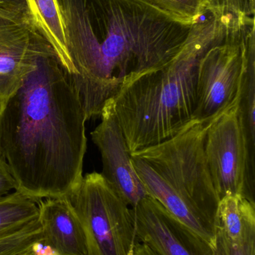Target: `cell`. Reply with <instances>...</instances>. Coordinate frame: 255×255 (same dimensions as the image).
Masks as SVG:
<instances>
[{"label":"cell","mask_w":255,"mask_h":255,"mask_svg":"<svg viewBox=\"0 0 255 255\" xmlns=\"http://www.w3.org/2000/svg\"><path fill=\"white\" fill-rule=\"evenodd\" d=\"M40 245L36 246V247H32V248L29 249L27 251L24 252V253H21L19 255H42L40 252L39 251L38 249Z\"/></svg>","instance_id":"22"},{"label":"cell","mask_w":255,"mask_h":255,"mask_svg":"<svg viewBox=\"0 0 255 255\" xmlns=\"http://www.w3.org/2000/svg\"><path fill=\"white\" fill-rule=\"evenodd\" d=\"M238 110L250 163L255 169V49L249 58Z\"/></svg>","instance_id":"15"},{"label":"cell","mask_w":255,"mask_h":255,"mask_svg":"<svg viewBox=\"0 0 255 255\" xmlns=\"http://www.w3.org/2000/svg\"><path fill=\"white\" fill-rule=\"evenodd\" d=\"M182 23L192 25L207 10L208 0H141Z\"/></svg>","instance_id":"16"},{"label":"cell","mask_w":255,"mask_h":255,"mask_svg":"<svg viewBox=\"0 0 255 255\" xmlns=\"http://www.w3.org/2000/svg\"><path fill=\"white\" fill-rule=\"evenodd\" d=\"M67 49L76 70L70 76L87 120L100 117L126 79L172 61L188 38L182 23L141 0H57Z\"/></svg>","instance_id":"2"},{"label":"cell","mask_w":255,"mask_h":255,"mask_svg":"<svg viewBox=\"0 0 255 255\" xmlns=\"http://www.w3.org/2000/svg\"><path fill=\"white\" fill-rule=\"evenodd\" d=\"M101 122L91 131L93 142L101 155L102 175L124 202L133 208L148 196L132 165L130 152L114 111L113 100H108L100 115Z\"/></svg>","instance_id":"10"},{"label":"cell","mask_w":255,"mask_h":255,"mask_svg":"<svg viewBox=\"0 0 255 255\" xmlns=\"http://www.w3.org/2000/svg\"><path fill=\"white\" fill-rule=\"evenodd\" d=\"M135 255H157L149 247L142 243H138L135 250Z\"/></svg>","instance_id":"21"},{"label":"cell","mask_w":255,"mask_h":255,"mask_svg":"<svg viewBox=\"0 0 255 255\" xmlns=\"http://www.w3.org/2000/svg\"><path fill=\"white\" fill-rule=\"evenodd\" d=\"M214 255H255V235L241 242H233L216 228Z\"/></svg>","instance_id":"18"},{"label":"cell","mask_w":255,"mask_h":255,"mask_svg":"<svg viewBox=\"0 0 255 255\" xmlns=\"http://www.w3.org/2000/svg\"><path fill=\"white\" fill-rule=\"evenodd\" d=\"M238 103L215 118L208 128L205 158L220 200L240 195L255 204V169L250 163Z\"/></svg>","instance_id":"7"},{"label":"cell","mask_w":255,"mask_h":255,"mask_svg":"<svg viewBox=\"0 0 255 255\" xmlns=\"http://www.w3.org/2000/svg\"><path fill=\"white\" fill-rule=\"evenodd\" d=\"M132 208L139 243L157 255H214V246L146 196Z\"/></svg>","instance_id":"9"},{"label":"cell","mask_w":255,"mask_h":255,"mask_svg":"<svg viewBox=\"0 0 255 255\" xmlns=\"http://www.w3.org/2000/svg\"><path fill=\"white\" fill-rule=\"evenodd\" d=\"M42 242L38 220L13 233L0 237V255H19Z\"/></svg>","instance_id":"17"},{"label":"cell","mask_w":255,"mask_h":255,"mask_svg":"<svg viewBox=\"0 0 255 255\" xmlns=\"http://www.w3.org/2000/svg\"><path fill=\"white\" fill-rule=\"evenodd\" d=\"M34 23L53 49L67 74L73 76L76 70L70 58L61 12L57 0H25Z\"/></svg>","instance_id":"12"},{"label":"cell","mask_w":255,"mask_h":255,"mask_svg":"<svg viewBox=\"0 0 255 255\" xmlns=\"http://www.w3.org/2000/svg\"><path fill=\"white\" fill-rule=\"evenodd\" d=\"M215 228L233 242L255 235V204L240 195H229L219 202Z\"/></svg>","instance_id":"13"},{"label":"cell","mask_w":255,"mask_h":255,"mask_svg":"<svg viewBox=\"0 0 255 255\" xmlns=\"http://www.w3.org/2000/svg\"><path fill=\"white\" fill-rule=\"evenodd\" d=\"M16 190V183L6 160L0 155V198Z\"/></svg>","instance_id":"20"},{"label":"cell","mask_w":255,"mask_h":255,"mask_svg":"<svg viewBox=\"0 0 255 255\" xmlns=\"http://www.w3.org/2000/svg\"><path fill=\"white\" fill-rule=\"evenodd\" d=\"M85 109L52 46L0 109V155L16 190L38 203L67 197L83 177Z\"/></svg>","instance_id":"1"},{"label":"cell","mask_w":255,"mask_h":255,"mask_svg":"<svg viewBox=\"0 0 255 255\" xmlns=\"http://www.w3.org/2000/svg\"><path fill=\"white\" fill-rule=\"evenodd\" d=\"M38 203L17 191L0 198V237L13 233L38 218Z\"/></svg>","instance_id":"14"},{"label":"cell","mask_w":255,"mask_h":255,"mask_svg":"<svg viewBox=\"0 0 255 255\" xmlns=\"http://www.w3.org/2000/svg\"><path fill=\"white\" fill-rule=\"evenodd\" d=\"M229 19L230 15L208 7L192 24L172 61L124 81L112 100L130 153L175 136L193 121L199 62L226 37Z\"/></svg>","instance_id":"3"},{"label":"cell","mask_w":255,"mask_h":255,"mask_svg":"<svg viewBox=\"0 0 255 255\" xmlns=\"http://www.w3.org/2000/svg\"><path fill=\"white\" fill-rule=\"evenodd\" d=\"M0 1L9 3V4H15V5L27 7L25 0H0Z\"/></svg>","instance_id":"23"},{"label":"cell","mask_w":255,"mask_h":255,"mask_svg":"<svg viewBox=\"0 0 255 255\" xmlns=\"http://www.w3.org/2000/svg\"><path fill=\"white\" fill-rule=\"evenodd\" d=\"M255 49L254 16L231 18L226 37L210 48L199 62L193 121H212L238 103Z\"/></svg>","instance_id":"5"},{"label":"cell","mask_w":255,"mask_h":255,"mask_svg":"<svg viewBox=\"0 0 255 255\" xmlns=\"http://www.w3.org/2000/svg\"><path fill=\"white\" fill-rule=\"evenodd\" d=\"M38 208L42 247L51 255H87L82 225L67 197L43 199Z\"/></svg>","instance_id":"11"},{"label":"cell","mask_w":255,"mask_h":255,"mask_svg":"<svg viewBox=\"0 0 255 255\" xmlns=\"http://www.w3.org/2000/svg\"><path fill=\"white\" fill-rule=\"evenodd\" d=\"M208 7L223 13L254 16L255 0H208Z\"/></svg>","instance_id":"19"},{"label":"cell","mask_w":255,"mask_h":255,"mask_svg":"<svg viewBox=\"0 0 255 255\" xmlns=\"http://www.w3.org/2000/svg\"><path fill=\"white\" fill-rule=\"evenodd\" d=\"M67 197L82 225L87 255H135L132 208L101 173L85 174Z\"/></svg>","instance_id":"6"},{"label":"cell","mask_w":255,"mask_h":255,"mask_svg":"<svg viewBox=\"0 0 255 255\" xmlns=\"http://www.w3.org/2000/svg\"><path fill=\"white\" fill-rule=\"evenodd\" d=\"M49 46L28 7L0 1V109Z\"/></svg>","instance_id":"8"},{"label":"cell","mask_w":255,"mask_h":255,"mask_svg":"<svg viewBox=\"0 0 255 255\" xmlns=\"http://www.w3.org/2000/svg\"><path fill=\"white\" fill-rule=\"evenodd\" d=\"M214 121H192L175 136L130 153L148 196L213 246L220 198L207 165L205 141Z\"/></svg>","instance_id":"4"}]
</instances>
